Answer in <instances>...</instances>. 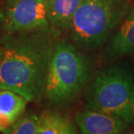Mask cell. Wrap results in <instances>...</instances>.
I'll return each instance as SVG.
<instances>
[{
	"mask_svg": "<svg viewBox=\"0 0 134 134\" xmlns=\"http://www.w3.org/2000/svg\"><path fill=\"white\" fill-rule=\"evenodd\" d=\"M75 121L83 134H120L129 127L119 118L91 109L77 112Z\"/></svg>",
	"mask_w": 134,
	"mask_h": 134,
	"instance_id": "8992f818",
	"label": "cell"
},
{
	"mask_svg": "<svg viewBox=\"0 0 134 134\" xmlns=\"http://www.w3.org/2000/svg\"><path fill=\"white\" fill-rule=\"evenodd\" d=\"M58 33L37 29L5 33L0 38V88L14 91L34 103L43 99L45 80Z\"/></svg>",
	"mask_w": 134,
	"mask_h": 134,
	"instance_id": "6da1fadb",
	"label": "cell"
},
{
	"mask_svg": "<svg viewBox=\"0 0 134 134\" xmlns=\"http://www.w3.org/2000/svg\"><path fill=\"white\" fill-rule=\"evenodd\" d=\"M29 102L14 91L0 88V132L4 133L22 116Z\"/></svg>",
	"mask_w": 134,
	"mask_h": 134,
	"instance_id": "ba28073f",
	"label": "cell"
},
{
	"mask_svg": "<svg viewBox=\"0 0 134 134\" xmlns=\"http://www.w3.org/2000/svg\"><path fill=\"white\" fill-rule=\"evenodd\" d=\"M93 62L85 51L66 39L57 40L45 80L43 99L52 107L71 105L90 84Z\"/></svg>",
	"mask_w": 134,
	"mask_h": 134,
	"instance_id": "7a4b0ae2",
	"label": "cell"
},
{
	"mask_svg": "<svg viewBox=\"0 0 134 134\" xmlns=\"http://www.w3.org/2000/svg\"><path fill=\"white\" fill-rule=\"evenodd\" d=\"M82 0H47V18L58 33L69 31Z\"/></svg>",
	"mask_w": 134,
	"mask_h": 134,
	"instance_id": "9c48e42d",
	"label": "cell"
},
{
	"mask_svg": "<svg viewBox=\"0 0 134 134\" xmlns=\"http://www.w3.org/2000/svg\"><path fill=\"white\" fill-rule=\"evenodd\" d=\"M79 129L70 118L58 111H44L39 116L38 134H76Z\"/></svg>",
	"mask_w": 134,
	"mask_h": 134,
	"instance_id": "30bf717a",
	"label": "cell"
},
{
	"mask_svg": "<svg viewBox=\"0 0 134 134\" xmlns=\"http://www.w3.org/2000/svg\"><path fill=\"white\" fill-rule=\"evenodd\" d=\"M132 54H134V7L111 37L103 52L106 59H118Z\"/></svg>",
	"mask_w": 134,
	"mask_h": 134,
	"instance_id": "52a82bcc",
	"label": "cell"
},
{
	"mask_svg": "<svg viewBox=\"0 0 134 134\" xmlns=\"http://www.w3.org/2000/svg\"><path fill=\"white\" fill-rule=\"evenodd\" d=\"M0 20L5 33L51 28L47 0H7Z\"/></svg>",
	"mask_w": 134,
	"mask_h": 134,
	"instance_id": "5b68a950",
	"label": "cell"
},
{
	"mask_svg": "<svg viewBox=\"0 0 134 134\" xmlns=\"http://www.w3.org/2000/svg\"><path fill=\"white\" fill-rule=\"evenodd\" d=\"M84 96L87 109L112 115L134 126V79L125 67L113 65L98 71Z\"/></svg>",
	"mask_w": 134,
	"mask_h": 134,
	"instance_id": "277c9868",
	"label": "cell"
},
{
	"mask_svg": "<svg viewBox=\"0 0 134 134\" xmlns=\"http://www.w3.org/2000/svg\"><path fill=\"white\" fill-rule=\"evenodd\" d=\"M2 52H3V49H2V45L0 44V62H1V58H2Z\"/></svg>",
	"mask_w": 134,
	"mask_h": 134,
	"instance_id": "7c38bea8",
	"label": "cell"
},
{
	"mask_svg": "<svg viewBox=\"0 0 134 134\" xmlns=\"http://www.w3.org/2000/svg\"><path fill=\"white\" fill-rule=\"evenodd\" d=\"M131 9L128 0H82L69 30L71 42L87 52L100 49Z\"/></svg>",
	"mask_w": 134,
	"mask_h": 134,
	"instance_id": "3957f363",
	"label": "cell"
},
{
	"mask_svg": "<svg viewBox=\"0 0 134 134\" xmlns=\"http://www.w3.org/2000/svg\"><path fill=\"white\" fill-rule=\"evenodd\" d=\"M39 116L33 113L23 114L4 134H38Z\"/></svg>",
	"mask_w": 134,
	"mask_h": 134,
	"instance_id": "8fae6325",
	"label": "cell"
}]
</instances>
